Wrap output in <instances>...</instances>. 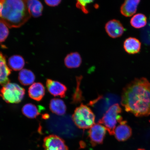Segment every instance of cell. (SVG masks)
I'll list each match as a JSON object with an SVG mask.
<instances>
[{"mask_svg":"<svg viewBox=\"0 0 150 150\" xmlns=\"http://www.w3.org/2000/svg\"><path fill=\"white\" fill-rule=\"evenodd\" d=\"M105 29L109 36L112 38L120 37L125 31L122 24L119 21L115 19L108 22L105 26Z\"/></svg>","mask_w":150,"mask_h":150,"instance_id":"cell-8","label":"cell"},{"mask_svg":"<svg viewBox=\"0 0 150 150\" xmlns=\"http://www.w3.org/2000/svg\"><path fill=\"white\" fill-rule=\"evenodd\" d=\"M43 146L44 150H69L65 141L55 134L45 137L43 140Z\"/></svg>","mask_w":150,"mask_h":150,"instance_id":"cell-7","label":"cell"},{"mask_svg":"<svg viewBox=\"0 0 150 150\" xmlns=\"http://www.w3.org/2000/svg\"><path fill=\"white\" fill-rule=\"evenodd\" d=\"M10 69L16 71L21 70L25 65V61L21 56L15 55L11 56L8 60Z\"/></svg>","mask_w":150,"mask_h":150,"instance_id":"cell-19","label":"cell"},{"mask_svg":"<svg viewBox=\"0 0 150 150\" xmlns=\"http://www.w3.org/2000/svg\"><path fill=\"white\" fill-rule=\"evenodd\" d=\"M139 0H127L120 7V12L124 16L129 17L134 15L139 4Z\"/></svg>","mask_w":150,"mask_h":150,"instance_id":"cell-12","label":"cell"},{"mask_svg":"<svg viewBox=\"0 0 150 150\" xmlns=\"http://www.w3.org/2000/svg\"><path fill=\"white\" fill-rule=\"evenodd\" d=\"M49 106L50 110L57 115H63L66 112V105L62 99L59 98L52 99L50 101Z\"/></svg>","mask_w":150,"mask_h":150,"instance_id":"cell-16","label":"cell"},{"mask_svg":"<svg viewBox=\"0 0 150 150\" xmlns=\"http://www.w3.org/2000/svg\"><path fill=\"white\" fill-rule=\"evenodd\" d=\"M18 79L21 83L27 86L32 84L34 82L35 76L32 71L24 69L20 71Z\"/></svg>","mask_w":150,"mask_h":150,"instance_id":"cell-18","label":"cell"},{"mask_svg":"<svg viewBox=\"0 0 150 150\" xmlns=\"http://www.w3.org/2000/svg\"><path fill=\"white\" fill-rule=\"evenodd\" d=\"M26 1L22 0L4 1L0 22L9 28L21 27L30 17Z\"/></svg>","mask_w":150,"mask_h":150,"instance_id":"cell-2","label":"cell"},{"mask_svg":"<svg viewBox=\"0 0 150 150\" xmlns=\"http://www.w3.org/2000/svg\"><path fill=\"white\" fill-rule=\"evenodd\" d=\"M25 94V90L18 84L9 83L3 86L0 91V96L6 102L18 104L21 102Z\"/></svg>","mask_w":150,"mask_h":150,"instance_id":"cell-5","label":"cell"},{"mask_svg":"<svg viewBox=\"0 0 150 150\" xmlns=\"http://www.w3.org/2000/svg\"><path fill=\"white\" fill-rule=\"evenodd\" d=\"M93 1H77L76 6L81 10L84 13L87 14L89 11L87 8V5Z\"/></svg>","mask_w":150,"mask_h":150,"instance_id":"cell-23","label":"cell"},{"mask_svg":"<svg viewBox=\"0 0 150 150\" xmlns=\"http://www.w3.org/2000/svg\"><path fill=\"white\" fill-rule=\"evenodd\" d=\"M72 119L79 128L85 130L91 128L94 124L95 116L91 108L81 104L75 109Z\"/></svg>","mask_w":150,"mask_h":150,"instance_id":"cell-3","label":"cell"},{"mask_svg":"<svg viewBox=\"0 0 150 150\" xmlns=\"http://www.w3.org/2000/svg\"><path fill=\"white\" fill-rule=\"evenodd\" d=\"M141 45V43L139 39L136 38L130 37L125 41L123 48L127 53L135 54L140 52Z\"/></svg>","mask_w":150,"mask_h":150,"instance_id":"cell-13","label":"cell"},{"mask_svg":"<svg viewBox=\"0 0 150 150\" xmlns=\"http://www.w3.org/2000/svg\"><path fill=\"white\" fill-rule=\"evenodd\" d=\"M106 129L99 123H95L88 131L90 142L93 147L103 143L105 137Z\"/></svg>","mask_w":150,"mask_h":150,"instance_id":"cell-6","label":"cell"},{"mask_svg":"<svg viewBox=\"0 0 150 150\" xmlns=\"http://www.w3.org/2000/svg\"><path fill=\"white\" fill-rule=\"evenodd\" d=\"M45 2L46 4L49 6L54 7L57 6L59 5L61 1H59V0H58V1H48V0H46V1H45Z\"/></svg>","mask_w":150,"mask_h":150,"instance_id":"cell-24","label":"cell"},{"mask_svg":"<svg viewBox=\"0 0 150 150\" xmlns=\"http://www.w3.org/2000/svg\"><path fill=\"white\" fill-rule=\"evenodd\" d=\"M122 111V108L119 104L112 105L98 121V123L104 125L110 135H114L117 123L123 121V118L120 115Z\"/></svg>","mask_w":150,"mask_h":150,"instance_id":"cell-4","label":"cell"},{"mask_svg":"<svg viewBox=\"0 0 150 150\" xmlns=\"http://www.w3.org/2000/svg\"><path fill=\"white\" fill-rule=\"evenodd\" d=\"M137 150H146L145 149H137Z\"/></svg>","mask_w":150,"mask_h":150,"instance_id":"cell-26","label":"cell"},{"mask_svg":"<svg viewBox=\"0 0 150 150\" xmlns=\"http://www.w3.org/2000/svg\"><path fill=\"white\" fill-rule=\"evenodd\" d=\"M46 86L49 92L54 96L64 98L67 88L64 84L56 81L50 79L47 80Z\"/></svg>","mask_w":150,"mask_h":150,"instance_id":"cell-9","label":"cell"},{"mask_svg":"<svg viewBox=\"0 0 150 150\" xmlns=\"http://www.w3.org/2000/svg\"><path fill=\"white\" fill-rule=\"evenodd\" d=\"M39 108L34 104L28 103L24 105L22 108V113L30 119H34L40 114V111Z\"/></svg>","mask_w":150,"mask_h":150,"instance_id":"cell-21","label":"cell"},{"mask_svg":"<svg viewBox=\"0 0 150 150\" xmlns=\"http://www.w3.org/2000/svg\"><path fill=\"white\" fill-rule=\"evenodd\" d=\"M4 1V0H0V20H1V13L3 8Z\"/></svg>","mask_w":150,"mask_h":150,"instance_id":"cell-25","label":"cell"},{"mask_svg":"<svg viewBox=\"0 0 150 150\" xmlns=\"http://www.w3.org/2000/svg\"><path fill=\"white\" fill-rule=\"evenodd\" d=\"M8 27L5 24L0 22V43L4 42L9 35Z\"/></svg>","mask_w":150,"mask_h":150,"instance_id":"cell-22","label":"cell"},{"mask_svg":"<svg viewBox=\"0 0 150 150\" xmlns=\"http://www.w3.org/2000/svg\"><path fill=\"white\" fill-rule=\"evenodd\" d=\"M11 69L7 65L5 56L0 52V84L3 86L9 83Z\"/></svg>","mask_w":150,"mask_h":150,"instance_id":"cell-11","label":"cell"},{"mask_svg":"<svg viewBox=\"0 0 150 150\" xmlns=\"http://www.w3.org/2000/svg\"><path fill=\"white\" fill-rule=\"evenodd\" d=\"M82 59L77 52H72L67 55L65 58V65L67 68L74 69L79 67L82 63Z\"/></svg>","mask_w":150,"mask_h":150,"instance_id":"cell-15","label":"cell"},{"mask_svg":"<svg viewBox=\"0 0 150 150\" xmlns=\"http://www.w3.org/2000/svg\"><path fill=\"white\" fill-rule=\"evenodd\" d=\"M121 104L125 111L137 117L150 115V82L145 78H136L124 88Z\"/></svg>","mask_w":150,"mask_h":150,"instance_id":"cell-1","label":"cell"},{"mask_svg":"<svg viewBox=\"0 0 150 150\" xmlns=\"http://www.w3.org/2000/svg\"><path fill=\"white\" fill-rule=\"evenodd\" d=\"M130 23L133 27L136 29H140L145 27L147 24V17L141 13L134 14L131 18Z\"/></svg>","mask_w":150,"mask_h":150,"instance_id":"cell-20","label":"cell"},{"mask_svg":"<svg viewBox=\"0 0 150 150\" xmlns=\"http://www.w3.org/2000/svg\"><path fill=\"white\" fill-rule=\"evenodd\" d=\"M116 127L114 135L118 141L125 142L131 137L132 134V129L127 125L126 121H122Z\"/></svg>","mask_w":150,"mask_h":150,"instance_id":"cell-10","label":"cell"},{"mask_svg":"<svg viewBox=\"0 0 150 150\" xmlns=\"http://www.w3.org/2000/svg\"><path fill=\"white\" fill-rule=\"evenodd\" d=\"M45 93L44 86L40 82L32 84L28 90V94L30 98L38 102L42 100L44 96Z\"/></svg>","mask_w":150,"mask_h":150,"instance_id":"cell-14","label":"cell"},{"mask_svg":"<svg viewBox=\"0 0 150 150\" xmlns=\"http://www.w3.org/2000/svg\"><path fill=\"white\" fill-rule=\"evenodd\" d=\"M28 10L30 14L35 18L38 17L42 15L43 5L40 1L38 0L26 1Z\"/></svg>","mask_w":150,"mask_h":150,"instance_id":"cell-17","label":"cell"}]
</instances>
